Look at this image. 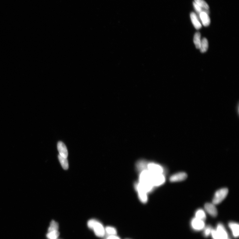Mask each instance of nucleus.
I'll return each mask as SVG.
<instances>
[{"label": "nucleus", "instance_id": "obj_13", "mask_svg": "<svg viewBox=\"0 0 239 239\" xmlns=\"http://www.w3.org/2000/svg\"><path fill=\"white\" fill-rule=\"evenodd\" d=\"M209 47L208 41L206 38H204L201 40V42L200 48V51L201 53L206 52Z\"/></svg>", "mask_w": 239, "mask_h": 239}, {"label": "nucleus", "instance_id": "obj_15", "mask_svg": "<svg viewBox=\"0 0 239 239\" xmlns=\"http://www.w3.org/2000/svg\"><path fill=\"white\" fill-rule=\"evenodd\" d=\"M201 34L199 32H196L195 34L194 37V44L198 49H199L200 48L201 40Z\"/></svg>", "mask_w": 239, "mask_h": 239}, {"label": "nucleus", "instance_id": "obj_4", "mask_svg": "<svg viewBox=\"0 0 239 239\" xmlns=\"http://www.w3.org/2000/svg\"><path fill=\"white\" fill-rule=\"evenodd\" d=\"M135 190H136L138 195V198L141 203L143 204L146 203L148 200V193L141 186L139 182H136L134 185Z\"/></svg>", "mask_w": 239, "mask_h": 239}, {"label": "nucleus", "instance_id": "obj_18", "mask_svg": "<svg viewBox=\"0 0 239 239\" xmlns=\"http://www.w3.org/2000/svg\"><path fill=\"white\" fill-rule=\"evenodd\" d=\"M59 234L58 230L48 232L47 236L49 239H57Z\"/></svg>", "mask_w": 239, "mask_h": 239}, {"label": "nucleus", "instance_id": "obj_7", "mask_svg": "<svg viewBox=\"0 0 239 239\" xmlns=\"http://www.w3.org/2000/svg\"><path fill=\"white\" fill-rule=\"evenodd\" d=\"M187 177V175L184 172L176 173L171 176L169 180L172 182H181L185 180Z\"/></svg>", "mask_w": 239, "mask_h": 239}, {"label": "nucleus", "instance_id": "obj_2", "mask_svg": "<svg viewBox=\"0 0 239 239\" xmlns=\"http://www.w3.org/2000/svg\"><path fill=\"white\" fill-rule=\"evenodd\" d=\"M144 170H147L153 174H165V169L162 165L156 163L147 162L146 160Z\"/></svg>", "mask_w": 239, "mask_h": 239}, {"label": "nucleus", "instance_id": "obj_3", "mask_svg": "<svg viewBox=\"0 0 239 239\" xmlns=\"http://www.w3.org/2000/svg\"><path fill=\"white\" fill-rule=\"evenodd\" d=\"M228 193V189L222 188L216 191L214 195L212 203L215 205L221 203L227 196Z\"/></svg>", "mask_w": 239, "mask_h": 239}, {"label": "nucleus", "instance_id": "obj_19", "mask_svg": "<svg viewBox=\"0 0 239 239\" xmlns=\"http://www.w3.org/2000/svg\"><path fill=\"white\" fill-rule=\"evenodd\" d=\"M105 231L109 235H116L117 233V230L112 226H107L105 228Z\"/></svg>", "mask_w": 239, "mask_h": 239}, {"label": "nucleus", "instance_id": "obj_20", "mask_svg": "<svg viewBox=\"0 0 239 239\" xmlns=\"http://www.w3.org/2000/svg\"><path fill=\"white\" fill-rule=\"evenodd\" d=\"M58 228L59 225L58 223L53 220L51 222V224H50L48 231V232H49L53 231L58 230Z\"/></svg>", "mask_w": 239, "mask_h": 239}, {"label": "nucleus", "instance_id": "obj_22", "mask_svg": "<svg viewBox=\"0 0 239 239\" xmlns=\"http://www.w3.org/2000/svg\"><path fill=\"white\" fill-rule=\"evenodd\" d=\"M193 5L195 9V10L198 12V13L200 14L201 12H202L205 11L203 10V9L200 7L199 5H198L195 2L193 3Z\"/></svg>", "mask_w": 239, "mask_h": 239}, {"label": "nucleus", "instance_id": "obj_17", "mask_svg": "<svg viewBox=\"0 0 239 239\" xmlns=\"http://www.w3.org/2000/svg\"><path fill=\"white\" fill-rule=\"evenodd\" d=\"M194 2L201 8L206 11L208 10L209 8V5L204 0H194Z\"/></svg>", "mask_w": 239, "mask_h": 239}, {"label": "nucleus", "instance_id": "obj_5", "mask_svg": "<svg viewBox=\"0 0 239 239\" xmlns=\"http://www.w3.org/2000/svg\"><path fill=\"white\" fill-rule=\"evenodd\" d=\"M152 174V183L155 188L161 186L165 183L166 181L165 174Z\"/></svg>", "mask_w": 239, "mask_h": 239}, {"label": "nucleus", "instance_id": "obj_1", "mask_svg": "<svg viewBox=\"0 0 239 239\" xmlns=\"http://www.w3.org/2000/svg\"><path fill=\"white\" fill-rule=\"evenodd\" d=\"M88 226L93 229L97 237H103L105 234V229L101 223L94 219H90L88 221Z\"/></svg>", "mask_w": 239, "mask_h": 239}, {"label": "nucleus", "instance_id": "obj_8", "mask_svg": "<svg viewBox=\"0 0 239 239\" xmlns=\"http://www.w3.org/2000/svg\"><path fill=\"white\" fill-rule=\"evenodd\" d=\"M205 210L209 214L214 217L218 215V210L215 204L213 203H207L204 206Z\"/></svg>", "mask_w": 239, "mask_h": 239}, {"label": "nucleus", "instance_id": "obj_23", "mask_svg": "<svg viewBox=\"0 0 239 239\" xmlns=\"http://www.w3.org/2000/svg\"><path fill=\"white\" fill-rule=\"evenodd\" d=\"M106 239H120L116 235H109Z\"/></svg>", "mask_w": 239, "mask_h": 239}, {"label": "nucleus", "instance_id": "obj_10", "mask_svg": "<svg viewBox=\"0 0 239 239\" xmlns=\"http://www.w3.org/2000/svg\"><path fill=\"white\" fill-rule=\"evenodd\" d=\"M200 19L204 26H209L210 24V19L207 12L203 11L199 14Z\"/></svg>", "mask_w": 239, "mask_h": 239}, {"label": "nucleus", "instance_id": "obj_21", "mask_svg": "<svg viewBox=\"0 0 239 239\" xmlns=\"http://www.w3.org/2000/svg\"><path fill=\"white\" fill-rule=\"evenodd\" d=\"M204 236L207 237H208L210 234H211L212 229L210 226H207L206 227L204 228Z\"/></svg>", "mask_w": 239, "mask_h": 239}, {"label": "nucleus", "instance_id": "obj_14", "mask_svg": "<svg viewBox=\"0 0 239 239\" xmlns=\"http://www.w3.org/2000/svg\"><path fill=\"white\" fill-rule=\"evenodd\" d=\"M195 218L201 220L205 221L206 218V216L205 212L202 209H199L196 210L195 213Z\"/></svg>", "mask_w": 239, "mask_h": 239}, {"label": "nucleus", "instance_id": "obj_9", "mask_svg": "<svg viewBox=\"0 0 239 239\" xmlns=\"http://www.w3.org/2000/svg\"><path fill=\"white\" fill-rule=\"evenodd\" d=\"M57 148L59 155L65 158H67L68 153L67 147L65 144L62 141H59L57 144Z\"/></svg>", "mask_w": 239, "mask_h": 239}, {"label": "nucleus", "instance_id": "obj_6", "mask_svg": "<svg viewBox=\"0 0 239 239\" xmlns=\"http://www.w3.org/2000/svg\"><path fill=\"white\" fill-rule=\"evenodd\" d=\"M191 224L192 228L195 231L202 230L205 227L204 221L195 217L192 219Z\"/></svg>", "mask_w": 239, "mask_h": 239}, {"label": "nucleus", "instance_id": "obj_11", "mask_svg": "<svg viewBox=\"0 0 239 239\" xmlns=\"http://www.w3.org/2000/svg\"><path fill=\"white\" fill-rule=\"evenodd\" d=\"M190 17L191 21L195 28L197 30L200 29L202 27V25L196 14L194 12H191Z\"/></svg>", "mask_w": 239, "mask_h": 239}, {"label": "nucleus", "instance_id": "obj_24", "mask_svg": "<svg viewBox=\"0 0 239 239\" xmlns=\"http://www.w3.org/2000/svg\"></svg>", "mask_w": 239, "mask_h": 239}, {"label": "nucleus", "instance_id": "obj_12", "mask_svg": "<svg viewBox=\"0 0 239 239\" xmlns=\"http://www.w3.org/2000/svg\"><path fill=\"white\" fill-rule=\"evenodd\" d=\"M229 228L231 229L233 235L235 238L238 237L239 235V225L238 224L234 222L229 223Z\"/></svg>", "mask_w": 239, "mask_h": 239}, {"label": "nucleus", "instance_id": "obj_16", "mask_svg": "<svg viewBox=\"0 0 239 239\" xmlns=\"http://www.w3.org/2000/svg\"><path fill=\"white\" fill-rule=\"evenodd\" d=\"M58 159L63 168L67 170L68 168V163L67 158H65L60 155H58Z\"/></svg>", "mask_w": 239, "mask_h": 239}]
</instances>
